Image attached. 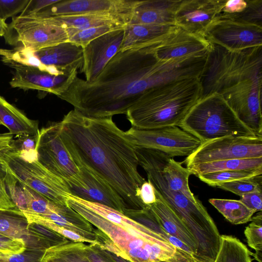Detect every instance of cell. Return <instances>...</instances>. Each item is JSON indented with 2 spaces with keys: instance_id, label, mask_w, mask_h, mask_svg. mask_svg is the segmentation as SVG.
I'll use <instances>...</instances> for the list:
<instances>
[{
  "instance_id": "cell-15",
  "label": "cell",
  "mask_w": 262,
  "mask_h": 262,
  "mask_svg": "<svg viewBox=\"0 0 262 262\" xmlns=\"http://www.w3.org/2000/svg\"><path fill=\"white\" fill-rule=\"evenodd\" d=\"M14 69L9 84L13 88L24 90H35L60 96L69 87L78 72L69 74H56L38 68L4 61Z\"/></svg>"
},
{
  "instance_id": "cell-49",
  "label": "cell",
  "mask_w": 262,
  "mask_h": 262,
  "mask_svg": "<svg viewBox=\"0 0 262 262\" xmlns=\"http://www.w3.org/2000/svg\"><path fill=\"white\" fill-rule=\"evenodd\" d=\"M42 262H60L57 260L45 254Z\"/></svg>"
},
{
  "instance_id": "cell-24",
  "label": "cell",
  "mask_w": 262,
  "mask_h": 262,
  "mask_svg": "<svg viewBox=\"0 0 262 262\" xmlns=\"http://www.w3.org/2000/svg\"><path fill=\"white\" fill-rule=\"evenodd\" d=\"M0 122L12 135L35 136L38 122L28 118L21 111L0 95Z\"/></svg>"
},
{
  "instance_id": "cell-46",
  "label": "cell",
  "mask_w": 262,
  "mask_h": 262,
  "mask_svg": "<svg viewBox=\"0 0 262 262\" xmlns=\"http://www.w3.org/2000/svg\"><path fill=\"white\" fill-rule=\"evenodd\" d=\"M13 140V135L9 133L0 134V153L12 148Z\"/></svg>"
},
{
  "instance_id": "cell-32",
  "label": "cell",
  "mask_w": 262,
  "mask_h": 262,
  "mask_svg": "<svg viewBox=\"0 0 262 262\" xmlns=\"http://www.w3.org/2000/svg\"><path fill=\"white\" fill-rule=\"evenodd\" d=\"M262 175V169L252 170H226L217 171L197 177L208 185L217 187L228 182L251 179Z\"/></svg>"
},
{
  "instance_id": "cell-33",
  "label": "cell",
  "mask_w": 262,
  "mask_h": 262,
  "mask_svg": "<svg viewBox=\"0 0 262 262\" xmlns=\"http://www.w3.org/2000/svg\"><path fill=\"white\" fill-rule=\"evenodd\" d=\"M251 223L247 226L244 231L248 246L255 251L251 255L258 262H261L262 254V214L259 211L252 216Z\"/></svg>"
},
{
  "instance_id": "cell-7",
  "label": "cell",
  "mask_w": 262,
  "mask_h": 262,
  "mask_svg": "<svg viewBox=\"0 0 262 262\" xmlns=\"http://www.w3.org/2000/svg\"><path fill=\"white\" fill-rule=\"evenodd\" d=\"M179 127L198 138L201 144L224 137L256 136L216 93L201 97Z\"/></svg>"
},
{
  "instance_id": "cell-27",
  "label": "cell",
  "mask_w": 262,
  "mask_h": 262,
  "mask_svg": "<svg viewBox=\"0 0 262 262\" xmlns=\"http://www.w3.org/2000/svg\"><path fill=\"white\" fill-rule=\"evenodd\" d=\"M191 174L196 176L226 170H252L262 169V158L230 159L192 164L186 166Z\"/></svg>"
},
{
  "instance_id": "cell-17",
  "label": "cell",
  "mask_w": 262,
  "mask_h": 262,
  "mask_svg": "<svg viewBox=\"0 0 262 262\" xmlns=\"http://www.w3.org/2000/svg\"><path fill=\"white\" fill-rule=\"evenodd\" d=\"M124 33V26L98 37L83 48V62L80 70L85 75V81L93 82L119 52Z\"/></svg>"
},
{
  "instance_id": "cell-36",
  "label": "cell",
  "mask_w": 262,
  "mask_h": 262,
  "mask_svg": "<svg viewBox=\"0 0 262 262\" xmlns=\"http://www.w3.org/2000/svg\"><path fill=\"white\" fill-rule=\"evenodd\" d=\"M119 27L102 25L79 30L70 36L69 41L83 48L95 39Z\"/></svg>"
},
{
  "instance_id": "cell-51",
  "label": "cell",
  "mask_w": 262,
  "mask_h": 262,
  "mask_svg": "<svg viewBox=\"0 0 262 262\" xmlns=\"http://www.w3.org/2000/svg\"><path fill=\"white\" fill-rule=\"evenodd\" d=\"M2 125V124H1V122H0V125Z\"/></svg>"
},
{
  "instance_id": "cell-16",
  "label": "cell",
  "mask_w": 262,
  "mask_h": 262,
  "mask_svg": "<svg viewBox=\"0 0 262 262\" xmlns=\"http://www.w3.org/2000/svg\"><path fill=\"white\" fill-rule=\"evenodd\" d=\"M79 168V178L77 181L65 182L71 194L123 213L125 209L124 202L110 184L89 168L80 166Z\"/></svg>"
},
{
  "instance_id": "cell-22",
  "label": "cell",
  "mask_w": 262,
  "mask_h": 262,
  "mask_svg": "<svg viewBox=\"0 0 262 262\" xmlns=\"http://www.w3.org/2000/svg\"><path fill=\"white\" fill-rule=\"evenodd\" d=\"M179 28L177 25H125L123 40L119 52L159 43Z\"/></svg>"
},
{
  "instance_id": "cell-38",
  "label": "cell",
  "mask_w": 262,
  "mask_h": 262,
  "mask_svg": "<svg viewBox=\"0 0 262 262\" xmlns=\"http://www.w3.org/2000/svg\"><path fill=\"white\" fill-rule=\"evenodd\" d=\"M46 251L26 248L17 253L0 252V262H42Z\"/></svg>"
},
{
  "instance_id": "cell-37",
  "label": "cell",
  "mask_w": 262,
  "mask_h": 262,
  "mask_svg": "<svg viewBox=\"0 0 262 262\" xmlns=\"http://www.w3.org/2000/svg\"><path fill=\"white\" fill-rule=\"evenodd\" d=\"M217 187L231 192L239 196L256 190H262V175L222 184Z\"/></svg>"
},
{
  "instance_id": "cell-40",
  "label": "cell",
  "mask_w": 262,
  "mask_h": 262,
  "mask_svg": "<svg viewBox=\"0 0 262 262\" xmlns=\"http://www.w3.org/2000/svg\"><path fill=\"white\" fill-rule=\"evenodd\" d=\"M84 250L90 262H114L108 252L98 244H85Z\"/></svg>"
},
{
  "instance_id": "cell-23",
  "label": "cell",
  "mask_w": 262,
  "mask_h": 262,
  "mask_svg": "<svg viewBox=\"0 0 262 262\" xmlns=\"http://www.w3.org/2000/svg\"><path fill=\"white\" fill-rule=\"evenodd\" d=\"M156 197V202L149 206L157 222L166 232L180 239L192 251L194 262L198 247L196 241L173 211L157 195Z\"/></svg>"
},
{
  "instance_id": "cell-18",
  "label": "cell",
  "mask_w": 262,
  "mask_h": 262,
  "mask_svg": "<svg viewBox=\"0 0 262 262\" xmlns=\"http://www.w3.org/2000/svg\"><path fill=\"white\" fill-rule=\"evenodd\" d=\"M223 2L224 0H181L175 14L176 24L187 31L204 36L218 18Z\"/></svg>"
},
{
  "instance_id": "cell-14",
  "label": "cell",
  "mask_w": 262,
  "mask_h": 262,
  "mask_svg": "<svg viewBox=\"0 0 262 262\" xmlns=\"http://www.w3.org/2000/svg\"><path fill=\"white\" fill-rule=\"evenodd\" d=\"M204 36L212 44L230 51H240L262 46V26L217 18Z\"/></svg>"
},
{
  "instance_id": "cell-30",
  "label": "cell",
  "mask_w": 262,
  "mask_h": 262,
  "mask_svg": "<svg viewBox=\"0 0 262 262\" xmlns=\"http://www.w3.org/2000/svg\"><path fill=\"white\" fill-rule=\"evenodd\" d=\"M251 252L235 237L222 235L219 252L214 262H252Z\"/></svg>"
},
{
  "instance_id": "cell-8",
  "label": "cell",
  "mask_w": 262,
  "mask_h": 262,
  "mask_svg": "<svg viewBox=\"0 0 262 262\" xmlns=\"http://www.w3.org/2000/svg\"><path fill=\"white\" fill-rule=\"evenodd\" d=\"M0 167L20 183L49 200L68 205L67 200L72 194L66 183L42 165L38 158L26 160L12 148L0 153Z\"/></svg>"
},
{
  "instance_id": "cell-13",
  "label": "cell",
  "mask_w": 262,
  "mask_h": 262,
  "mask_svg": "<svg viewBox=\"0 0 262 262\" xmlns=\"http://www.w3.org/2000/svg\"><path fill=\"white\" fill-rule=\"evenodd\" d=\"M138 1L133 0H59L36 14V17L108 14L128 23Z\"/></svg>"
},
{
  "instance_id": "cell-20",
  "label": "cell",
  "mask_w": 262,
  "mask_h": 262,
  "mask_svg": "<svg viewBox=\"0 0 262 262\" xmlns=\"http://www.w3.org/2000/svg\"><path fill=\"white\" fill-rule=\"evenodd\" d=\"M29 52L43 66L64 73L78 72L82 64L83 48L69 41Z\"/></svg>"
},
{
  "instance_id": "cell-19",
  "label": "cell",
  "mask_w": 262,
  "mask_h": 262,
  "mask_svg": "<svg viewBox=\"0 0 262 262\" xmlns=\"http://www.w3.org/2000/svg\"><path fill=\"white\" fill-rule=\"evenodd\" d=\"M212 44L204 36L179 28L162 41L154 46L158 59L168 60L190 55L207 56Z\"/></svg>"
},
{
  "instance_id": "cell-4",
  "label": "cell",
  "mask_w": 262,
  "mask_h": 262,
  "mask_svg": "<svg viewBox=\"0 0 262 262\" xmlns=\"http://www.w3.org/2000/svg\"><path fill=\"white\" fill-rule=\"evenodd\" d=\"M199 78L170 81L146 92L126 112L133 127L150 129L180 124L202 97Z\"/></svg>"
},
{
  "instance_id": "cell-12",
  "label": "cell",
  "mask_w": 262,
  "mask_h": 262,
  "mask_svg": "<svg viewBox=\"0 0 262 262\" xmlns=\"http://www.w3.org/2000/svg\"><path fill=\"white\" fill-rule=\"evenodd\" d=\"M262 158V137H224L202 143L181 163L195 164Z\"/></svg>"
},
{
  "instance_id": "cell-5",
  "label": "cell",
  "mask_w": 262,
  "mask_h": 262,
  "mask_svg": "<svg viewBox=\"0 0 262 262\" xmlns=\"http://www.w3.org/2000/svg\"><path fill=\"white\" fill-rule=\"evenodd\" d=\"M139 165L144 169L152 184L156 194L173 211L192 235L198 246L203 248L219 235L213 219L201 201L194 202L183 193L170 190L162 171V152L136 147Z\"/></svg>"
},
{
  "instance_id": "cell-47",
  "label": "cell",
  "mask_w": 262,
  "mask_h": 262,
  "mask_svg": "<svg viewBox=\"0 0 262 262\" xmlns=\"http://www.w3.org/2000/svg\"><path fill=\"white\" fill-rule=\"evenodd\" d=\"M8 25L5 21L0 19V36H4L8 29Z\"/></svg>"
},
{
  "instance_id": "cell-2",
  "label": "cell",
  "mask_w": 262,
  "mask_h": 262,
  "mask_svg": "<svg viewBox=\"0 0 262 262\" xmlns=\"http://www.w3.org/2000/svg\"><path fill=\"white\" fill-rule=\"evenodd\" d=\"M61 135L76 165L93 170L123 200L125 209L141 210L139 190L146 181L138 171L135 146L112 117L94 118L73 110L60 121Z\"/></svg>"
},
{
  "instance_id": "cell-6",
  "label": "cell",
  "mask_w": 262,
  "mask_h": 262,
  "mask_svg": "<svg viewBox=\"0 0 262 262\" xmlns=\"http://www.w3.org/2000/svg\"><path fill=\"white\" fill-rule=\"evenodd\" d=\"M67 204L103 232L114 246L113 253L130 262H176L184 255L166 240L139 237L73 200Z\"/></svg>"
},
{
  "instance_id": "cell-9",
  "label": "cell",
  "mask_w": 262,
  "mask_h": 262,
  "mask_svg": "<svg viewBox=\"0 0 262 262\" xmlns=\"http://www.w3.org/2000/svg\"><path fill=\"white\" fill-rule=\"evenodd\" d=\"M4 36L12 46L34 52L69 41L65 28L54 23L51 17L17 16L8 25Z\"/></svg>"
},
{
  "instance_id": "cell-41",
  "label": "cell",
  "mask_w": 262,
  "mask_h": 262,
  "mask_svg": "<svg viewBox=\"0 0 262 262\" xmlns=\"http://www.w3.org/2000/svg\"><path fill=\"white\" fill-rule=\"evenodd\" d=\"M239 200L255 213L261 211L262 190H256L244 194L240 196Z\"/></svg>"
},
{
  "instance_id": "cell-35",
  "label": "cell",
  "mask_w": 262,
  "mask_h": 262,
  "mask_svg": "<svg viewBox=\"0 0 262 262\" xmlns=\"http://www.w3.org/2000/svg\"><path fill=\"white\" fill-rule=\"evenodd\" d=\"M26 216L28 222H35L41 224L49 228L58 233L63 236L69 240L74 242L87 243L89 244H98L96 242L89 240L76 232L66 229L62 227L58 226L52 222L51 221L45 219L41 216L34 213H24Z\"/></svg>"
},
{
  "instance_id": "cell-39",
  "label": "cell",
  "mask_w": 262,
  "mask_h": 262,
  "mask_svg": "<svg viewBox=\"0 0 262 262\" xmlns=\"http://www.w3.org/2000/svg\"><path fill=\"white\" fill-rule=\"evenodd\" d=\"M29 0H0V19L5 21L22 12Z\"/></svg>"
},
{
  "instance_id": "cell-34",
  "label": "cell",
  "mask_w": 262,
  "mask_h": 262,
  "mask_svg": "<svg viewBox=\"0 0 262 262\" xmlns=\"http://www.w3.org/2000/svg\"><path fill=\"white\" fill-rule=\"evenodd\" d=\"M28 234L35 237L49 245L50 248L63 245L70 240L41 224L35 222H28Z\"/></svg>"
},
{
  "instance_id": "cell-45",
  "label": "cell",
  "mask_w": 262,
  "mask_h": 262,
  "mask_svg": "<svg viewBox=\"0 0 262 262\" xmlns=\"http://www.w3.org/2000/svg\"><path fill=\"white\" fill-rule=\"evenodd\" d=\"M26 248L23 239H12L7 242H0V252L17 253L23 252Z\"/></svg>"
},
{
  "instance_id": "cell-44",
  "label": "cell",
  "mask_w": 262,
  "mask_h": 262,
  "mask_svg": "<svg viewBox=\"0 0 262 262\" xmlns=\"http://www.w3.org/2000/svg\"><path fill=\"white\" fill-rule=\"evenodd\" d=\"M0 209H18L8 194L4 181V171L0 167ZM19 210V209H18Z\"/></svg>"
},
{
  "instance_id": "cell-21",
  "label": "cell",
  "mask_w": 262,
  "mask_h": 262,
  "mask_svg": "<svg viewBox=\"0 0 262 262\" xmlns=\"http://www.w3.org/2000/svg\"><path fill=\"white\" fill-rule=\"evenodd\" d=\"M180 2L181 0L138 1L127 24L176 25L175 14Z\"/></svg>"
},
{
  "instance_id": "cell-43",
  "label": "cell",
  "mask_w": 262,
  "mask_h": 262,
  "mask_svg": "<svg viewBox=\"0 0 262 262\" xmlns=\"http://www.w3.org/2000/svg\"><path fill=\"white\" fill-rule=\"evenodd\" d=\"M139 196L142 202L146 206H150L156 202L157 197L155 190L149 181H145L141 185Z\"/></svg>"
},
{
  "instance_id": "cell-29",
  "label": "cell",
  "mask_w": 262,
  "mask_h": 262,
  "mask_svg": "<svg viewBox=\"0 0 262 262\" xmlns=\"http://www.w3.org/2000/svg\"><path fill=\"white\" fill-rule=\"evenodd\" d=\"M208 201L226 220L234 225L251 221L255 213L240 200L210 199Z\"/></svg>"
},
{
  "instance_id": "cell-42",
  "label": "cell",
  "mask_w": 262,
  "mask_h": 262,
  "mask_svg": "<svg viewBox=\"0 0 262 262\" xmlns=\"http://www.w3.org/2000/svg\"><path fill=\"white\" fill-rule=\"evenodd\" d=\"M59 1L29 0L24 10L19 16H27L34 15L43 9L58 2Z\"/></svg>"
},
{
  "instance_id": "cell-11",
  "label": "cell",
  "mask_w": 262,
  "mask_h": 262,
  "mask_svg": "<svg viewBox=\"0 0 262 262\" xmlns=\"http://www.w3.org/2000/svg\"><path fill=\"white\" fill-rule=\"evenodd\" d=\"M124 133L136 147L159 150L171 158L187 157L201 144L198 138L177 126L150 129L132 126Z\"/></svg>"
},
{
  "instance_id": "cell-1",
  "label": "cell",
  "mask_w": 262,
  "mask_h": 262,
  "mask_svg": "<svg viewBox=\"0 0 262 262\" xmlns=\"http://www.w3.org/2000/svg\"><path fill=\"white\" fill-rule=\"evenodd\" d=\"M156 44L118 52L93 82L76 76L58 97L86 116L112 117L126 114L155 87L183 79H200L206 56L190 55L161 60L154 52Z\"/></svg>"
},
{
  "instance_id": "cell-48",
  "label": "cell",
  "mask_w": 262,
  "mask_h": 262,
  "mask_svg": "<svg viewBox=\"0 0 262 262\" xmlns=\"http://www.w3.org/2000/svg\"><path fill=\"white\" fill-rule=\"evenodd\" d=\"M106 251L108 252V254L114 259V262H130L129 260L125 259L119 256H118L116 254H115L112 252H111L107 250H106Z\"/></svg>"
},
{
  "instance_id": "cell-50",
  "label": "cell",
  "mask_w": 262,
  "mask_h": 262,
  "mask_svg": "<svg viewBox=\"0 0 262 262\" xmlns=\"http://www.w3.org/2000/svg\"><path fill=\"white\" fill-rule=\"evenodd\" d=\"M178 262H189V261H188L187 260H183L179 261H178Z\"/></svg>"
},
{
  "instance_id": "cell-10",
  "label": "cell",
  "mask_w": 262,
  "mask_h": 262,
  "mask_svg": "<svg viewBox=\"0 0 262 262\" xmlns=\"http://www.w3.org/2000/svg\"><path fill=\"white\" fill-rule=\"evenodd\" d=\"M35 148L39 162L64 181H76L79 168L62 140L60 121L38 129Z\"/></svg>"
},
{
  "instance_id": "cell-31",
  "label": "cell",
  "mask_w": 262,
  "mask_h": 262,
  "mask_svg": "<svg viewBox=\"0 0 262 262\" xmlns=\"http://www.w3.org/2000/svg\"><path fill=\"white\" fill-rule=\"evenodd\" d=\"M85 244L70 241L48 249L45 255L60 262H90L84 250Z\"/></svg>"
},
{
  "instance_id": "cell-25",
  "label": "cell",
  "mask_w": 262,
  "mask_h": 262,
  "mask_svg": "<svg viewBox=\"0 0 262 262\" xmlns=\"http://www.w3.org/2000/svg\"><path fill=\"white\" fill-rule=\"evenodd\" d=\"M56 24L66 29L69 37L76 32L102 25L122 27L124 20L116 16L108 14H94L50 17Z\"/></svg>"
},
{
  "instance_id": "cell-26",
  "label": "cell",
  "mask_w": 262,
  "mask_h": 262,
  "mask_svg": "<svg viewBox=\"0 0 262 262\" xmlns=\"http://www.w3.org/2000/svg\"><path fill=\"white\" fill-rule=\"evenodd\" d=\"M162 162V171L168 188L183 193L192 201H200L190 189L188 180L191 173L189 170L183 167L181 163L163 152Z\"/></svg>"
},
{
  "instance_id": "cell-3",
  "label": "cell",
  "mask_w": 262,
  "mask_h": 262,
  "mask_svg": "<svg viewBox=\"0 0 262 262\" xmlns=\"http://www.w3.org/2000/svg\"><path fill=\"white\" fill-rule=\"evenodd\" d=\"M200 80L202 97L220 94L239 119L262 137V46L233 52L212 44Z\"/></svg>"
},
{
  "instance_id": "cell-28",
  "label": "cell",
  "mask_w": 262,
  "mask_h": 262,
  "mask_svg": "<svg viewBox=\"0 0 262 262\" xmlns=\"http://www.w3.org/2000/svg\"><path fill=\"white\" fill-rule=\"evenodd\" d=\"M28 221L18 209H0V234L24 241L28 236Z\"/></svg>"
}]
</instances>
